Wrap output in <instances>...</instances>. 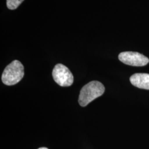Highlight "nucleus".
I'll list each match as a JSON object with an SVG mask.
<instances>
[{"mask_svg":"<svg viewBox=\"0 0 149 149\" xmlns=\"http://www.w3.org/2000/svg\"><path fill=\"white\" fill-rule=\"evenodd\" d=\"M105 88L101 82L93 81L84 86L80 91L79 103L80 106L85 107L90 102L102 96Z\"/></svg>","mask_w":149,"mask_h":149,"instance_id":"f257e3e1","label":"nucleus"},{"mask_svg":"<svg viewBox=\"0 0 149 149\" xmlns=\"http://www.w3.org/2000/svg\"><path fill=\"white\" fill-rule=\"evenodd\" d=\"M24 74L23 65L19 61L14 60L4 70L2 75V81L6 85H14L22 79Z\"/></svg>","mask_w":149,"mask_h":149,"instance_id":"f03ea898","label":"nucleus"},{"mask_svg":"<svg viewBox=\"0 0 149 149\" xmlns=\"http://www.w3.org/2000/svg\"><path fill=\"white\" fill-rule=\"evenodd\" d=\"M54 81L60 86L68 87L74 82V76L70 70L61 64L56 65L53 70Z\"/></svg>","mask_w":149,"mask_h":149,"instance_id":"7ed1b4c3","label":"nucleus"},{"mask_svg":"<svg viewBox=\"0 0 149 149\" xmlns=\"http://www.w3.org/2000/svg\"><path fill=\"white\" fill-rule=\"evenodd\" d=\"M118 58L123 63L133 66H144L149 63L146 56L138 52H122L119 54Z\"/></svg>","mask_w":149,"mask_h":149,"instance_id":"20e7f679","label":"nucleus"},{"mask_svg":"<svg viewBox=\"0 0 149 149\" xmlns=\"http://www.w3.org/2000/svg\"><path fill=\"white\" fill-rule=\"evenodd\" d=\"M130 81L133 85L141 89L149 90V74L137 73L131 76Z\"/></svg>","mask_w":149,"mask_h":149,"instance_id":"39448f33","label":"nucleus"},{"mask_svg":"<svg viewBox=\"0 0 149 149\" xmlns=\"http://www.w3.org/2000/svg\"><path fill=\"white\" fill-rule=\"evenodd\" d=\"M24 0H7V6L8 9L13 10L20 5Z\"/></svg>","mask_w":149,"mask_h":149,"instance_id":"423d86ee","label":"nucleus"},{"mask_svg":"<svg viewBox=\"0 0 149 149\" xmlns=\"http://www.w3.org/2000/svg\"><path fill=\"white\" fill-rule=\"evenodd\" d=\"M48 149V148H40L39 149Z\"/></svg>","mask_w":149,"mask_h":149,"instance_id":"0eeeda50","label":"nucleus"}]
</instances>
